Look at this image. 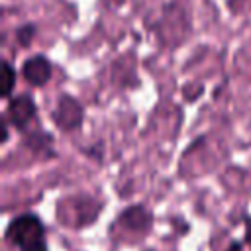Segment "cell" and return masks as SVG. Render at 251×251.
<instances>
[{"label":"cell","instance_id":"1","mask_svg":"<svg viewBox=\"0 0 251 251\" xmlns=\"http://www.w3.org/2000/svg\"><path fill=\"white\" fill-rule=\"evenodd\" d=\"M6 239L20 251H47L45 229L37 216L22 214L6 229Z\"/></svg>","mask_w":251,"mask_h":251},{"label":"cell","instance_id":"2","mask_svg":"<svg viewBox=\"0 0 251 251\" xmlns=\"http://www.w3.org/2000/svg\"><path fill=\"white\" fill-rule=\"evenodd\" d=\"M53 118H55V122H57L59 127H63V129H75L82 122V108L71 96H63L59 100V104H57V110H55Z\"/></svg>","mask_w":251,"mask_h":251},{"label":"cell","instance_id":"3","mask_svg":"<svg viewBox=\"0 0 251 251\" xmlns=\"http://www.w3.org/2000/svg\"><path fill=\"white\" fill-rule=\"evenodd\" d=\"M35 118V104L29 96H18L8 104L6 110V120L16 126V127H25L29 124V120Z\"/></svg>","mask_w":251,"mask_h":251},{"label":"cell","instance_id":"4","mask_svg":"<svg viewBox=\"0 0 251 251\" xmlns=\"http://www.w3.org/2000/svg\"><path fill=\"white\" fill-rule=\"evenodd\" d=\"M22 73H24V78H25L29 84L41 86V84H45V82L49 80V76H51V65H49V61H47L45 57L37 55V57H31V59L25 61Z\"/></svg>","mask_w":251,"mask_h":251},{"label":"cell","instance_id":"5","mask_svg":"<svg viewBox=\"0 0 251 251\" xmlns=\"http://www.w3.org/2000/svg\"><path fill=\"white\" fill-rule=\"evenodd\" d=\"M122 222L127 226V227H133V229H141L149 224V214L143 210V208H131L127 210L124 216H122Z\"/></svg>","mask_w":251,"mask_h":251},{"label":"cell","instance_id":"6","mask_svg":"<svg viewBox=\"0 0 251 251\" xmlns=\"http://www.w3.org/2000/svg\"><path fill=\"white\" fill-rule=\"evenodd\" d=\"M14 82H16V73H14V69L10 67V63H4V65H2V96H4V98H8V96L12 94Z\"/></svg>","mask_w":251,"mask_h":251},{"label":"cell","instance_id":"7","mask_svg":"<svg viewBox=\"0 0 251 251\" xmlns=\"http://www.w3.org/2000/svg\"><path fill=\"white\" fill-rule=\"evenodd\" d=\"M245 241L251 245V218L245 222Z\"/></svg>","mask_w":251,"mask_h":251},{"label":"cell","instance_id":"8","mask_svg":"<svg viewBox=\"0 0 251 251\" xmlns=\"http://www.w3.org/2000/svg\"><path fill=\"white\" fill-rule=\"evenodd\" d=\"M227 251H243V249H241V245H239V243H233V245H231Z\"/></svg>","mask_w":251,"mask_h":251}]
</instances>
